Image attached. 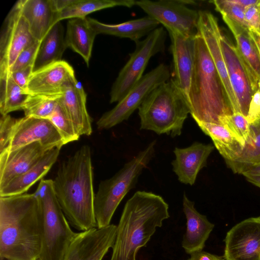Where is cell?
I'll return each instance as SVG.
<instances>
[{"label": "cell", "instance_id": "obj_1", "mask_svg": "<svg viewBox=\"0 0 260 260\" xmlns=\"http://www.w3.org/2000/svg\"><path fill=\"white\" fill-rule=\"evenodd\" d=\"M42 234L41 206L34 193L0 197L1 260H38Z\"/></svg>", "mask_w": 260, "mask_h": 260}, {"label": "cell", "instance_id": "obj_2", "mask_svg": "<svg viewBox=\"0 0 260 260\" xmlns=\"http://www.w3.org/2000/svg\"><path fill=\"white\" fill-rule=\"evenodd\" d=\"M56 198L69 224L79 231L97 228L90 148L82 146L59 167L53 180Z\"/></svg>", "mask_w": 260, "mask_h": 260}, {"label": "cell", "instance_id": "obj_3", "mask_svg": "<svg viewBox=\"0 0 260 260\" xmlns=\"http://www.w3.org/2000/svg\"><path fill=\"white\" fill-rule=\"evenodd\" d=\"M169 216V205L161 196L145 191L136 192L124 207L110 260H136L139 249Z\"/></svg>", "mask_w": 260, "mask_h": 260}, {"label": "cell", "instance_id": "obj_4", "mask_svg": "<svg viewBox=\"0 0 260 260\" xmlns=\"http://www.w3.org/2000/svg\"><path fill=\"white\" fill-rule=\"evenodd\" d=\"M194 59L188 96L190 114L197 122L220 124L233 113L222 80L206 44L198 32L194 39Z\"/></svg>", "mask_w": 260, "mask_h": 260}, {"label": "cell", "instance_id": "obj_5", "mask_svg": "<svg viewBox=\"0 0 260 260\" xmlns=\"http://www.w3.org/2000/svg\"><path fill=\"white\" fill-rule=\"evenodd\" d=\"M140 129L179 136L190 114L187 100L172 79L156 87L138 109Z\"/></svg>", "mask_w": 260, "mask_h": 260}, {"label": "cell", "instance_id": "obj_6", "mask_svg": "<svg viewBox=\"0 0 260 260\" xmlns=\"http://www.w3.org/2000/svg\"><path fill=\"white\" fill-rule=\"evenodd\" d=\"M156 141H152L112 177L101 181L95 194L94 210L98 228L110 224L112 216L125 195L153 158Z\"/></svg>", "mask_w": 260, "mask_h": 260}, {"label": "cell", "instance_id": "obj_7", "mask_svg": "<svg viewBox=\"0 0 260 260\" xmlns=\"http://www.w3.org/2000/svg\"><path fill=\"white\" fill-rule=\"evenodd\" d=\"M43 219L42 246L38 260H62L78 233L74 232L56 198L51 179H42L34 193Z\"/></svg>", "mask_w": 260, "mask_h": 260}, {"label": "cell", "instance_id": "obj_8", "mask_svg": "<svg viewBox=\"0 0 260 260\" xmlns=\"http://www.w3.org/2000/svg\"><path fill=\"white\" fill-rule=\"evenodd\" d=\"M167 33L163 27H157L142 41L135 42L136 48L119 72L110 92V103L122 100L143 76L150 59L165 47Z\"/></svg>", "mask_w": 260, "mask_h": 260}, {"label": "cell", "instance_id": "obj_9", "mask_svg": "<svg viewBox=\"0 0 260 260\" xmlns=\"http://www.w3.org/2000/svg\"><path fill=\"white\" fill-rule=\"evenodd\" d=\"M170 77L168 67L160 63L146 73L125 96L111 110L104 113L96 122L98 129L111 128L129 118L149 94Z\"/></svg>", "mask_w": 260, "mask_h": 260}, {"label": "cell", "instance_id": "obj_10", "mask_svg": "<svg viewBox=\"0 0 260 260\" xmlns=\"http://www.w3.org/2000/svg\"><path fill=\"white\" fill-rule=\"evenodd\" d=\"M194 3L191 1L140 0L136 1V5L162 24L168 32L194 37L198 32L199 11L186 6Z\"/></svg>", "mask_w": 260, "mask_h": 260}, {"label": "cell", "instance_id": "obj_11", "mask_svg": "<svg viewBox=\"0 0 260 260\" xmlns=\"http://www.w3.org/2000/svg\"><path fill=\"white\" fill-rule=\"evenodd\" d=\"M18 1L13 5L3 23L0 35V67L9 69L18 55L35 43Z\"/></svg>", "mask_w": 260, "mask_h": 260}, {"label": "cell", "instance_id": "obj_12", "mask_svg": "<svg viewBox=\"0 0 260 260\" xmlns=\"http://www.w3.org/2000/svg\"><path fill=\"white\" fill-rule=\"evenodd\" d=\"M220 42L239 112L246 117L252 96L258 89V82L246 67L236 46L222 32Z\"/></svg>", "mask_w": 260, "mask_h": 260}, {"label": "cell", "instance_id": "obj_13", "mask_svg": "<svg viewBox=\"0 0 260 260\" xmlns=\"http://www.w3.org/2000/svg\"><path fill=\"white\" fill-rule=\"evenodd\" d=\"M225 260H260V216L237 223L226 233Z\"/></svg>", "mask_w": 260, "mask_h": 260}, {"label": "cell", "instance_id": "obj_14", "mask_svg": "<svg viewBox=\"0 0 260 260\" xmlns=\"http://www.w3.org/2000/svg\"><path fill=\"white\" fill-rule=\"evenodd\" d=\"M76 81L73 68L61 60L34 72L28 80L26 92L58 99Z\"/></svg>", "mask_w": 260, "mask_h": 260}, {"label": "cell", "instance_id": "obj_15", "mask_svg": "<svg viewBox=\"0 0 260 260\" xmlns=\"http://www.w3.org/2000/svg\"><path fill=\"white\" fill-rule=\"evenodd\" d=\"M36 142L50 148H61L65 145L50 120L24 116L17 119L9 144L4 151H11Z\"/></svg>", "mask_w": 260, "mask_h": 260}, {"label": "cell", "instance_id": "obj_16", "mask_svg": "<svg viewBox=\"0 0 260 260\" xmlns=\"http://www.w3.org/2000/svg\"><path fill=\"white\" fill-rule=\"evenodd\" d=\"M117 226L110 224L78 233L62 260H102L112 248Z\"/></svg>", "mask_w": 260, "mask_h": 260}, {"label": "cell", "instance_id": "obj_17", "mask_svg": "<svg viewBox=\"0 0 260 260\" xmlns=\"http://www.w3.org/2000/svg\"><path fill=\"white\" fill-rule=\"evenodd\" d=\"M198 31L206 44L214 65L226 90L233 113H240L238 104L231 86L220 45L221 30L217 19L211 12L199 11Z\"/></svg>", "mask_w": 260, "mask_h": 260}, {"label": "cell", "instance_id": "obj_18", "mask_svg": "<svg viewBox=\"0 0 260 260\" xmlns=\"http://www.w3.org/2000/svg\"><path fill=\"white\" fill-rule=\"evenodd\" d=\"M50 148L36 142L0 153V188L35 166Z\"/></svg>", "mask_w": 260, "mask_h": 260}, {"label": "cell", "instance_id": "obj_19", "mask_svg": "<svg viewBox=\"0 0 260 260\" xmlns=\"http://www.w3.org/2000/svg\"><path fill=\"white\" fill-rule=\"evenodd\" d=\"M169 34L173 62L172 79L188 102L194 64L196 36L185 37L176 32Z\"/></svg>", "mask_w": 260, "mask_h": 260}, {"label": "cell", "instance_id": "obj_20", "mask_svg": "<svg viewBox=\"0 0 260 260\" xmlns=\"http://www.w3.org/2000/svg\"><path fill=\"white\" fill-rule=\"evenodd\" d=\"M214 146L194 142L186 148L175 147L173 152L175 158L172 162L173 171L182 183L192 185L199 172L207 165Z\"/></svg>", "mask_w": 260, "mask_h": 260}, {"label": "cell", "instance_id": "obj_21", "mask_svg": "<svg viewBox=\"0 0 260 260\" xmlns=\"http://www.w3.org/2000/svg\"><path fill=\"white\" fill-rule=\"evenodd\" d=\"M183 210L187 222L182 246L185 252L190 254L203 250L214 225L206 216L196 209L194 203L190 201L185 193L183 196Z\"/></svg>", "mask_w": 260, "mask_h": 260}, {"label": "cell", "instance_id": "obj_22", "mask_svg": "<svg viewBox=\"0 0 260 260\" xmlns=\"http://www.w3.org/2000/svg\"><path fill=\"white\" fill-rule=\"evenodd\" d=\"M79 136H90L91 121L86 109V94L77 81L71 85L57 100Z\"/></svg>", "mask_w": 260, "mask_h": 260}, {"label": "cell", "instance_id": "obj_23", "mask_svg": "<svg viewBox=\"0 0 260 260\" xmlns=\"http://www.w3.org/2000/svg\"><path fill=\"white\" fill-rule=\"evenodd\" d=\"M22 14L36 40L40 42L54 24L57 12L52 0H19Z\"/></svg>", "mask_w": 260, "mask_h": 260}, {"label": "cell", "instance_id": "obj_24", "mask_svg": "<svg viewBox=\"0 0 260 260\" xmlns=\"http://www.w3.org/2000/svg\"><path fill=\"white\" fill-rule=\"evenodd\" d=\"M87 19L97 35L103 34L128 38L135 42L143 37L148 36L159 24L148 16L115 24L102 23L89 17H87Z\"/></svg>", "mask_w": 260, "mask_h": 260}, {"label": "cell", "instance_id": "obj_25", "mask_svg": "<svg viewBox=\"0 0 260 260\" xmlns=\"http://www.w3.org/2000/svg\"><path fill=\"white\" fill-rule=\"evenodd\" d=\"M60 149L55 147L48 151L35 166L0 188V197L24 193L48 173L56 162Z\"/></svg>", "mask_w": 260, "mask_h": 260}, {"label": "cell", "instance_id": "obj_26", "mask_svg": "<svg viewBox=\"0 0 260 260\" xmlns=\"http://www.w3.org/2000/svg\"><path fill=\"white\" fill-rule=\"evenodd\" d=\"M96 35L87 18L70 19L67 22L65 34L67 47L79 54L87 66H89Z\"/></svg>", "mask_w": 260, "mask_h": 260}, {"label": "cell", "instance_id": "obj_27", "mask_svg": "<svg viewBox=\"0 0 260 260\" xmlns=\"http://www.w3.org/2000/svg\"><path fill=\"white\" fill-rule=\"evenodd\" d=\"M64 28L61 22L55 23L40 42L33 66V72L61 60L67 48Z\"/></svg>", "mask_w": 260, "mask_h": 260}, {"label": "cell", "instance_id": "obj_28", "mask_svg": "<svg viewBox=\"0 0 260 260\" xmlns=\"http://www.w3.org/2000/svg\"><path fill=\"white\" fill-rule=\"evenodd\" d=\"M222 17L234 36L240 55L258 82L260 79V57L249 30L225 16Z\"/></svg>", "mask_w": 260, "mask_h": 260}, {"label": "cell", "instance_id": "obj_29", "mask_svg": "<svg viewBox=\"0 0 260 260\" xmlns=\"http://www.w3.org/2000/svg\"><path fill=\"white\" fill-rule=\"evenodd\" d=\"M196 122L202 132L211 138L215 147L226 162L239 156L243 149L244 144L224 125L199 121Z\"/></svg>", "mask_w": 260, "mask_h": 260}, {"label": "cell", "instance_id": "obj_30", "mask_svg": "<svg viewBox=\"0 0 260 260\" xmlns=\"http://www.w3.org/2000/svg\"><path fill=\"white\" fill-rule=\"evenodd\" d=\"M136 5L134 0H74V2L61 11L57 13L54 24L66 19L85 18L95 11L122 6L132 8Z\"/></svg>", "mask_w": 260, "mask_h": 260}, {"label": "cell", "instance_id": "obj_31", "mask_svg": "<svg viewBox=\"0 0 260 260\" xmlns=\"http://www.w3.org/2000/svg\"><path fill=\"white\" fill-rule=\"evenodd\" d=\"M13 80L8 69L0 67V113L1 115L22 110L28 96Z\"/></svg>", "mask_w": 260, "mask_h": 260}, {"label": "cell", "instance_id": "obj_32", "mask_svg": "<svg viewBox=\"0 0 260 260\" xmlns=\"http://www.w3.org/2000/svg\"><path fill=\"white\" fill-rule=\"evenodd\" d=\"M226 164L235 173L241 174L260 164V120L250 124L249 136L239 156Z\"/></svg>", "mask_w": 260, "mask_h": 260}, {"label": "cell", "instance_id": "obj_33", "mask_svg": "<svg viewBox=\"0 0 260 260\" xmlns=\"http://www.w3.org/2000/svg\"><path fill=\"white\" fill-rule=\"evenodd\" d=\"M57 99L40 95H28L22 107L25 116L48 119L54 112Z\"/></svg>", "mask_w": 260, "mask_h": 260}, {"label": "cell", "instance_id": "obj_34", "mask_svg": "<svg viewBox=\"0 0 260 260\" xmlns=\"http://www.w3.org/2000/svg\"><path fill=\"white\" fill-rule=\"evenodd\" d=\"M49 120L54 124L61 135L64 144L77 141L80 136L63 108L57 105Z\"/></svg>", "mask_w": 260, "mask_h": 260}, {"label": "cell", "instance_id": "obj_35", "mask_svg": "<svg viewBox=\"0 0 260 260\" xmlns=\"http://www.w3.org/2000/svg\"><path fill=\"white\" fill-rule=\"evenodd\" d=\"M220 123L245 145L250 126L246 116L240 113H233L222 118Z\"/></svg>", "mask_w": 260, "mask_h": 260}, {"label": "cell", "instance_id": "obj_36", "mask_svg": "<svg viewBox=\"0 0 260 260\" xmlns=\"http://www.w3.org/2000/svg\"><path fill=\"white\" fill-rule=\"evenodd\" d=\"M215 9L222 16H225L248 29L244 10L231 0H214L212 1ZM249 30V29H248Z\"/></svg>", "mask_w": 260, "mask_h": 260}, {"label": "cell", "instance_id": "obj_37", "mask_svg": "<svg viewBox=\"0 0 260 260\" xmlns=\"http://www.w3.org/2000/svg\"><path fill=\"white\" fill-rule=\"evenodd\" d=\"M40 46V42L37 41L24 49L17 56L14 63L9 69L10 72H14L33 65Z\"/></svg>", "mask_w": 260, "mask_h": 260}, {"label": "cell", "instance_id": "obj_38", "mask_svg": "<svg viewBox=\"0 0 260 260\" xmlns=\"http://www.w3.org/2000/svg\"><path fill=\"white\" fill-rule=\"evenodd\" d=\"M18 119L10 115H1L0 119V153L8 146Z\"/></svg>", "mask_w": 260, "mask_h": 260}, {"label": "cell", "instance_id": "obj_39", "mask_svg": "<svg viewBox=\"0 0 260 260\" xmlns=\"http://www.w3.org/2000/svg\"><path fill=\"white\" fill-rule=\"evenodd\" d=\"M248 29L260 36V2L244 10Z\"/></svg>", "mask_w": 260, "mask_h": 260}, {"label": "cell", "instance_id": "obj_40", "mask_svg": "<svg viewBox=\"0 0 260 260\" xmlns=\"http://www.w3.org/2000/svg\"><path fill=\"white\" fill-rule=\"evenodd\" d=\"M246 118L250 124L260 120V89L259 88L252 96Z\"/></svg>", "mask_w": 260, "mask_h": 260}, {"label": "cell", "instance_id": "obj_41", "mask_svg": "<svg viewBox=\"0 0 260 260\" xmlns=\"http://www.w3.org/2000/svg\"><path fill=\"white\" fill-rule=\"evenodd\" d=\"M32 73L33 65H30L10 74L15 82L26 92L27 82Z\"/></svg>", "mask_w": 260, "mask_h": 260}, {"label": "cell", "instance_id": "obj_42", "mask_svg": "<svg viewBox=\"0 0 260 260\" xmlns=\"http://www.w3.org/2000/svg\"><path fill=\"white\" fill-rule=\"evenodd\" d=\"M241 174L249 182L260 188V164L246 169Z\"/></svg>", "mask_w": 260, "mask_h": 260}, {"label": "cell", "instance_id": "obj_43", "mask_svg": "<svg viewBox=\"0 0 260 260\" xmlns=\"http://www.w3.org/2000/svg\"><path fill=\"white\" fill-rule=\"evenodd\" d=\"M224 257L201 250L190 254L188 260H224Z\"/></svg>", "mask_w": 260, "mask_h": 260}, {"label": "cell", "instance_id": "obj_44", "mask_svg": "<svg viewBox=\"0 0 260 260\" xmlns=\"http://www.w3.org/2000/svg\"><path fill=\"white\" fill-rule=\"evenodd\" d=\"M74 0H52V3L57 13L71 5Z\"/></svg>", "mask_w": 260, "mask_h": 260}, {"label": "cell", "instance_id": "obj_45", "mask_svg": "<svg viewBox=\"0 0 260 260\" xmlns=\"http://www.w3.org/2000/svg\"><path fill=\"white\" fill-rule=\"evenodd\" d=\"M232 2L243 8L244 10L251 6L257 4L260 0H231Z\"/></svg>", "mask_w": 260, "mask_h": 260}, {"label": "cell", "instance_id": "obj_46", "mask_svg": "<svg viewBox=\"0 0 260 260\" xmlns=\"http://www.w3.org/2000/svg\"><path fill=\"white\" fill-rule=\"evenodd\" d=\"M249 32L256 46L260 57V36L252 31H249Z\"/></svg>", "mask_w": 260, "mask_h": 260}, {"label": "cell", "instance_id": "obj_47", "mask_svg": "<svg viewBox=\"0 0 260 260\" xmlns=\"http://www.w3.org/2000/svg\"><path fill=\"white\" fill-rule=\"evenodd\" d=\"M258 88L260 89V79L258 81Z\"/></svg>", "mask_w": 260, "mask_h": 260}]
</instances>
